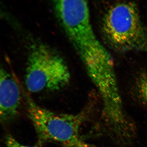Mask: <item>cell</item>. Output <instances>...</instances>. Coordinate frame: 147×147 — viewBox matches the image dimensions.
<instances>
[{
    "instance_id": "1",
    "label": "cell",
    "mask_w": 147,
    "mask_h": 147,
    "mask_svg": "<svg viewBox=\"0 0 147 147\" xmlns=\"http://www.w3.org/2000/svg\"><path fill=\"white\" fill-rule=\"evenodd\" d=\"M54 5L61 25L95 87L106 88L115 84L117 80L113 60L94 32L87 2L59 0Z\"/></svg>"
},
{
    "instance_id": "6",
    "label": "cell",
    "mask_w": 147,
    "mask_h": 147,
    "mask_svg": "<svg viewBox=\"0 0 147 147\" xmlns=\"http://www.w3.org/2000/svg\"><path fill=\"white\" fill-rule=\"evenodd\" d=\"M136 82L135 90L138 98L147 107V72L141 73Z\"/></svg>"
},
{
    "instance_id": "2",
    "label": "cell",
    "mask_w": 147,
    "mask_h": 147,
    "mask_svg": "<svg viewBox=\"0 0 147 147\" xmlns=\"http://www.w3.org/2000/svg\"><path fill=\"white\" fill-rule=\"evenodd\" d=\"M102 30L107 42L115 50L147 53V29L136 3L123 2L110 6L103 18Z\"/></svg>"
},
{
    "instance_id": "4",
    "label": "cell",
    "mask_w": 147,
    "mask_h": 147,
    "mask_svg": "<svg viewBox=\"0 0 147 147\" xmlns=\"http://www.w3.org/2000/svg\"><path fill=\"white\" fill-rule=\"evenodd\" d=\"M27 63L25 83L31 92L58 90L70 80V73L63 59L42 44L32 47Z\"/></svg>"
},
{
    "instance_id": "3",
    "label": "cell",
    "mask_w": 147,
    "mask_h": 147,
    "mask_svg": "<svg viewBox=\"0 0 147 147\" xmlns=\"http://www.w3.org/2000/svg\"><path fill=\"white\" fill-rule=\"evenodd\" d=\"M28 115L40 142H55L63 147H84L80 129L87 114L59 113L41 107L26 97Z\"/></svg>"
},
{
    "instance_id": "5",
    "label": "cell",
    "mask_w": 147,
    "mask_h": 147,
    "mask_svg": "<svg viewBox=\"0 0 147 147\" xmlns=\"http://www.w3.org/2000/svg\"><path fill=\"white\" fill-rule=\"evenodd\" d=\"M22 101L21 89L10 74L3 69L0 72V117L6 123L13 119L19 111Z\"/></svg>"
},
{
    "instance_id": "7",
    "label": "cell",
    "mask_w": 147,
    "mask_h": 147,
    "mask_svg": "<svg viewBox=\"0 0 147 147\" xmlns=\"http://www.w3.org/2000/svg\"><path fill=\"white\" fill-rule=\"evenodd\" d=\"M5 142L7 147H36L25 146L21 144L10 135H7L5 136Z\"/></svg>"
}]
</instances>
